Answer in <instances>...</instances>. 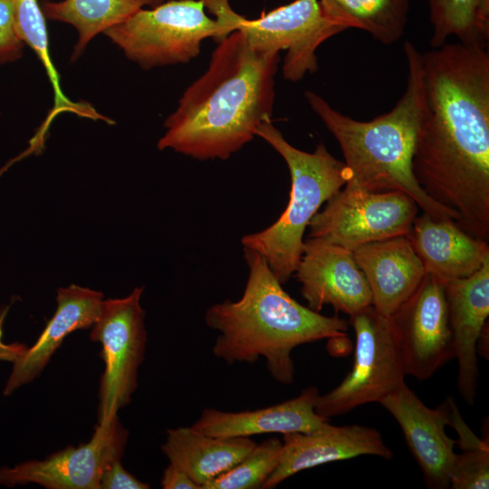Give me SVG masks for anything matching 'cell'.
<instances>
[{"mask_svg":"<svg viewBox=\"0 0 489 489\" xmlns=\"http://www.w3.org/2000/svg\"><path fill=\"white\" fill-rule=\"evenodd\" d=\"M294 273L314 312L331 305L350 317L372 305L369 286L352 251L307 237Z\"/></svg>","mask_w":489,"mask_h":489,"instance_id":"13","label":"cell"},{"mask_svg":"<svg viewBox=\"0 0 489 489\" xmlns=\"http://www.w3.org/2000/svg\"><path fill=\"white\" fill-rule=\"evenodd\" d=\"M257 444L250 437H217L192 427L171 428L161 449L201 489L244 459Z\"/></svg>","mask_w":489,"mask_h":489,"instance_id":"21","label":"cell"},{"mask_svg":"<svg viewBox=\"0 0 489 489\" xmlns=\"http://www.w3.org/2000/svg\"><path fill=\"white\" fill-rule=\"evenodd\" d=\"M0 29L16 34L14 0H0Z\"/></svg>","mask_w":489,"mask_h":489,"instance_id":"32","label":"cell"},{"mask_svg":"<svg viewBox=\"0 0 489 489\" xmlns=\"http://www.w3.org/2000/svg\"><path fill=\"white\" fill-rule=\"evenodd\" d=\"M243 250L249 270L243 295L236 302L215 303L206 312V325L220 332L213 353L229 365L254 363L263 357L271 377L290 385L294 376L293 349L346 337L348 323L300 304L283 289L258 252Z\"/></svg>","mask_w":489,"mask_h":489,"instance_id":"3","label":"cell"},{"mask_svg":"<svg viewBox=\"0 0 489 489\" xmlns=\"http://www.w3.org/2000/svg\"><path fill=\"white\" fill-rule=\"evenodd\" d=\"M146 5L145 0H43L46 19L71 24L78 33L71 61H76L99 34L121 24Z\"/></svg>","mask_w":489,"mask_h":489,"instance_id":"22","label":"cell"},{"mask_svg":"<svg viewBox=\"0 0 489 489\" xmlns=\"http://www.w3.org/2000/svg\"><path fill=\"white\" fill-rule=\"evenodd\" d=\"M403 49L407 85L388 112L360 121L336 110L314 91H306L305 98L341 149L350 173L345 189L401 191L433 218L456 223L457 215L430 198L413 174L412 159L424 107L423 60L410 41L404 43Z\"/></svg>","mask_w":489,"mask_h":489,"instance_id":"4","label":"cell"},{"mask_svg":"<svg viewBox=\"0 0 489 489\" xmlns=\"http://www.w3.org/2000/svg\"><path fill=\"white\" fill-rule=\"evenodd\" d=\"M5 314L6 310L0 315V360L14 363L22 356L27 347L17 342H4L2 324Z\"/></svg>","mask_w":489,"mask_h":489,"instance_id":"31","label":"cell"},{"mask_svg":"<svg viewBox=\"0 0 489 489\" xmlns=\"http://www.w3.org/2000/svg\"><path fill=\"white\" fill-rule=\"evenodd\" d=\"M129 436L118 416L94 428L91 438L43 460L0 468V484L8 487L36 484L47 489H100L104 470L121 459Z\"/></svg>","mask_w":489,"mask_h":489,"instance_id":"12","label":"cell"},{"mask_svg":"<svg viewBox=\"0 0 489 489\" xmlns=\"http://www.w3.org/2000/svg\"><path fill=\"white\" fill-rule=\"evenodd\" d=\"M283 441L272 437L263 441L237 465L213 479L203 489H257L275 470Z\"/></svg>","mask_w":489,"mask_h":489,"instance_id":"26","label":"cell"},{"mask_svg":"<svg viewBox=\"0 0 489 489\" xmlns=\"http://www.w3.org/2000/svg\"><path fill=\"white\" fill-rule=\"evenodd\" d=\"M364 455L393 457L379 431L369 427H336L327 422L313 431L283 434L278 465L263 488H273L308 468Z\"/></svg>","mask_w":489,"mask_h":489,"instance_id":"15","label":"cell"},{"mask_svg":"<svg viewBox=\"0 0 489 489\" xmlns=\"http://www.w3.org/2000/svg\"><path fill=\"white\" fill-rule=\"evenodd\" d=\"M450 400L447 398L436 409L430 408L404 382L379 402L399 425L429 488L450 486L456 455V440L445 430L450 417Z\"/></svg>","mask_w":489,"mask_h":489,"instance_id":"14","label":"cell"},{"mask_svg":"<svg viewBox=\"0 0 489 489\" xmlns=\"http://www.w3.org/2000/svg\"><path fill=\"white\" fill-rule=\"evenodd\" d=\"M424 107L412 170L423 191L489 240V53L446 43L422 53Z\"/></svg>","mask_w":489,"mask_h":489,"instance_id":"1","label":"cell"},{"mask_svg":"<svg viewBox=\"0 0 489 489\" xmlns=\"http://www.w3.org/2000/svg\"><path fill=\"white\" fill-rule=\"evenodd\" d=\"M445 283L454 358L457 360V388L473 405L479 369L477 342L489 315V258L472 275Z\"/></svg>","mask_w":489,"mask_h":489,"instance_id":"16","label":"cell"},{"mask_svg":"<svg viewBox=\"0 0 489 489\" xmlns=\"http://www.w3.org/2000/svg\"><path fill=\"white\" fill-rule=\"evenodd\" d=\"M14 6L15 33L24 43L35 53L46 72L54 94L53 106L38 132L46 135L53 120L63 112L99 120L101 115L91 105L84 101H72L62 91L59 74L50 56L46 18L37 0H14Z\"/></svg>","mask_w":489,"mask_h":489,"instance_id":"23","label":"cell"},{"mask_svg":"<svg viewBox=\"0 0 489 489\" xmlns=\"http://www.w3.org/2000/svg\"><path fill=\"white\" fill-rule=\"evenodd\" d=\"M232 27L234 31H241L257 50L286 51L283 74L292 82L317 71V48L344 31L323 14L320 0H294L254 20L237 14Z\"/></svg>","mask_w":489,"mask_h":489,"instance_id":"10","label":"cell"},{"mask_svg":"<svg viewBox=\"0 0 489 489\" xmlns=\"http://www.w3.org/2000/svg\"><path fill=\"white\" fill-rule=\"evenodd\" d=\"M278 62L279 53L254 48L241 31L229 34L166 119L158 149L199 160L226 159L240 150L271 120Z\"/></svg>","mask_w":489,"mask_h":489,"instance_id":"2","label":"cell"},{"mask_svg":"<svg viewBox=\"0 0 489 489\" xmlns=\"http://www.w3.org/2000/svg\"><path fill=\"white\" fill-rule=\"evenodd\" d=\"M102 301L101 292L75 284L58 289L53 316L35 343L14 363L3 394L9 396L38 377L68 334L91 328L100 315Z\"/></svg>","mask_w":489,"mask_h":489,"instance_id":"20","label":"cell"},{"mask_svg":"<svg viewBox=\"0 0 489 489\" xmlns=\"http://www.w3.org/2000/svg\"><path fill=\"white\" fill-rule=\"evenodd\" d=\"M161 486L164 489H201L182 469L172 464L163 471Z\"/></svg>","mask_w":489,"mask_h":489,"instance_id":"30","label":"cell"},{"mask_svg":"<svg viewBox=\"0 0 489 489\" xmlns=\"http://www.w3.org/2000/svg\"><path fill=\"white\" fill-rule=\"evenodd\" d=\"M142 292L143 287H136L127 297L102 301L100 315L91 326L90 339L101 344L104 362L99 389V425L111 422L130 402L137 388L147 341Z\"/></svg>","mask_w":489,"mask_h":489,"instance_id":"8","label":"cell"},{"mask_svg":"<svg viewBox=\"0 0 489 489\" xmlns=\"http://www.w3.org/2000/svg\"><path fill=\"white\" fill-rule=\"evenodd\" d=\"M146 5H149L150 7H155L164 2L169 1V0H145Z\"/></svg>","mask_w":489,"mask_h":489,"instance_id":"33","label":"cell"},{"mask_svg":"<svg viewBox=\"0 0 489 489\" xmlns=\"http://www.w3.org/2000/svg\"><path fill=\"white\" fill-rule=\"evenodd\" d=\"M319 395L318 388L311 386L296 398L256 410L225 412L206 408L191 427L217 437L310 432L330 421L315 412Z\"/></svg>","mask_w":489,"mask_h":489,"instance_id":"19","label":"cell"},{"mask_svg":"<svg viewBox=\"0 0 489 489\" xmlns=\"http://www.w3.org/2000/svg\"><path fill=\"white\" fill-rule=\"evenodd\" d=\"M284 159L291 175L288 205L267 228L242 237L243 247L258 252L277 280L284 284L295 273L303 247V235L321 206L345 186L350 173L345 163L319 143L310 153L292 146L272 123L255 130Z\"/></svg>","mask_w":489,"mask_h":489,"instance_id":"5","label":"cell"},{"mask_svg":"<svg viewBox=\"0 0 489 489\" xmlns=\"http://www.w3.org/2000/svg\"><path fill=\"white\" fill-rule=\"evenodd\" d=\"M481 0H427L432 25L430 44L437 48L450 37L459 43L487 46L477 24V8Z\"/></svg>","mask_w":489,"mask_h":489,"instance_id":"25","label":"cell"},{"mask_svg":"<svg viewBox=\"0 0 489 489\" xmlns=\"http://www.w3.org/2000/svg\"><path fill=\"white\" fill-rule=\"evenodd\" d=\"M24 43L14 33L0 29V64L13 62L23 54Z\"/></svg>","mask_w":489,"mask_h":489,"instance_id":"29","label":"cell"},{"mask_svg":"<svg viewBox=\"0 0 489 489\" xmlns=\"http://www.w3.org/2000/svg\"><path fill=\"white\" fill-rule=\"evenodd\" d=\"M352 253L369 286L372 306L385 316L395 312L427 273L407 235L370 242Z\"/></svg>","mask_w":489,"mask_h":489,"instance_id":"17","label":"cell"},{"mask_svg":"<svg viewBox=\"0 0 489 489\" xmlns=\"http://www.w3.org/2000/svg\"><path fill=\"white\" fill-rule=\"evenodd\" d=\"M320 5L344 30H364L383 44L402 37L409 10V0H320Z\"/></svg>","mask_w":489,"mask_h":489,"instance_id":"24","label":"cell"},{"mask_svg":"<svg viewBox=\"0 0 489 489\" xmlns=\"http://www.w3.org/2000/svg\"><path fill=\"white\" fill-rule=\"evenodd\" d=\"M150 485L139 481L121 464V459L113 461L103 472L100 489H149Z\"/></svg>","mask_w":489,"mask_h":489,"instance_id":"28","label":"cell"},{"mask_svg":"<svg viewBox=\"0 0 489 489\" xmlns=\"http://www.w3.org/2000/svg\"><path fill=\"white\" fill-rule=\"evenodd\" d=\"M308 225V237L353 251L362 244L407 235L419 206L401 191L339 190Z\"/></svg>","mask_w":489,"mask_h":489,"instance_id":"9","label":"cell"},{"mask_svg":"<svg viewBox=\"0 0 489 489\" xmlns=\"http://www.w3.org/2000/svg\"><path fill=\"white\" fill-rule=\"evenodd\" d=\"M407 237L426 273L443 283L472 275L489 258L488 242L454 220H437L425 212L415 217Z\"/></svg>","mask_w":489,"mask_h":489,"instance_id":"18","label":"cell"},{"mask_svg":"<svg viewBox=\"0 0 489 489\" xmlns=\"http://www.w3.org/2000/svg\"><path fill=\"white\" fill-rule=\"evenodd\" d=\"M350 318L356 335L352 368L336 388L319 395L315 403V412L329 419L360 406L379 402L405 382L403 360L390 317L370 305Z\"/></svg>","mask_w":489,"mask_h":489,"instance_id":"7","label":"cell"},{"mask_svg":"<svg viewBox=\"0 0 489 489\" xmlns=\"http://www.w3.org/2000/svg\"><path fill=\"white\" fill-rule=\"evenodd\" d=\"M389 317L406 375L427 379L454 358L445 283L435 275L426 273Z\"/></svg>","mask_w":489,"mask_h":489,"instance_id":"11","label":"cell"},{"mask_svg":"<svg viewBox=\"0 0 489 489\" xmlns=\"http://www.w3.org/2000/svg\"><path fill=\"white\" fill-rule=\"evenodd\" d=\"M205 8L203 0H169L139 9L103 34L144 70L186 63L199 54L205 39L219 43L228 35Z\"/></svg>","mask_w":489,"mask_h":489,"instance_id":"6","label":"cell"},{"mask_svg":"<svg viewBox=\"0 0 489 489\" xmlns=\"http://www.w3.org/2000/svg\"><path fill=\"white\" fill-rule=\"evenodd\" d=\"M453 464L450 486L453 489L489 487V446L484 440L461 446Z\"/></svg>","mask_w":489,"mask_h":489,"instance_id":"27","label":"cell"}]
</instances>
